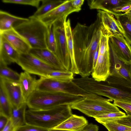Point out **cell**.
<instances>
[{
	"mask_svg": "<svg viewBox=\"0 0 131 131\" xmlns=\"http://www.w3.org/2000/svg\"><path fill=\"white\" fill-rule=\"evenodd\" d=\"M87 3L91 9L100 10L112 14L114 9L131 5V0H89Z\"/></svg>",
	"mask_w": 131,
	"mask_h": 131,
	"instance_id": "ac0fdd59",
	"label": "cell"
},
{
	"mask_svg": "<svg viewBox=\"0 0 131 131\" xmlns=\"http://www.w3.org/2000/svg\"><path fill=\"white\" fill-rule=\"evenodd\" d=\"M113 100L102 97H86L71 105L72 109L78 110L86 116L94 118L103 114L115 113L120 111L110 102Z\"/></svg>",
	"mask_w": 131,
	"mask_h": 131,
	"instance_id": "52a82bcc",
	"label": "cell"
},
{
	"mask_svg": "<svg viewBox=\"0 0 131 131\" xmlns=\"http://www.w3.org/2000/svg\"><path fill=\"white\" fill-rule=\"evenodd\" d=\"M97 16L99 18L100 29L102 33L108 36H123V32L118 21L111 13L98 10Z\"/></svg>",
	"mask_w": 131,
	"mask_h": 131,
	"instance_id": "8fae6325",
	"label": "cell"
},
{
	"mask_svg": "<svg viewBox=\"0 0 131 131\" xmlns=\"http://www.w3.org/2000/svg\"><path fill=\"white\" fill-rule=\"evenodd\" d=\"M86 97L61 92L35 90L27 99L26 103L29 109L45 110L60 105H71Z\"/></svg>",
	"mask_w": 131,
	"mask_h": 131,
	"instance_id": "277c9868",
	"label": "cell"
},
{
	"mask_svg": "<svg viewBox=\"0 0 131 131\" xmlns=\"http://www.w3.org/2000/svg\"><path fill=\"white\" fill-rule=\"evenodd\" d=\"M109 37L102 32L99 43V54H103L109 50Z\"/></svg>",
	"mask_w": 131,
	"mask_h": 131,
	"instance_id": "836d02e7",
	"label": "cell"
},
{
	"mask_svg": "<svg viewBox=\"0 0 131 131\" xmlns=\"http://www.w3.org/2000/svg\"><path fill=\"white\" fill-rule=\"evenodd\" d=\"M77 84L88 92L113 100L131 104V87L105 81L99 82L89 77L78 78Z\"/></svg>",
	"mask_w": 131,
	"mask_h": 131,
	"instance_id": "7a4b0ae2",
	"label": "cell"
},
{
	"mask_svg": "<svg viewBox=\"0 0 131 131\" xmlns=\"http://www.w3.org/2000/svg\"><path fill=\"white\" fill-rule=\"evenodd\" d=\"M101 34L97 16L90 25L78 23L72 30L75 60L82 77H89L93 71L94 57L99 47Z\"/></svg>",
	"mask_w": 131,
	"mask_h": 131,
	"instance_id": "6da1fadb",
	"label": "cell"
},
{
	"mask_svg": "<svg viewBox=\"0 0 131 131\" xmlns=\"http://www.w3.org/2000/svg\"><path fill=\"white\" fill-rule=\"evenodd\" d=\"M50 131H68L67 130L57 129H52L50 130Z\"/></svg>",
	"mask_w": 131,
	"mask_h": 131,
	"instance_id": "7bdbcfd3",
	"label": "cell"
},
{
	"mask_svg": "<svg viewBox=\"0 0 131 131\" xmlns=\"http://www.w3.org/2000/svg\"><path fill=\"white\" fill-rule=\"evenodd\" d=\"M36 90L61 92L87 97H96L99 95L86 91L72 80L62 81L47 77H40L37 80Z\"/></svg>",
	"mask_w": 131,
	"mask_h": 131,
	"instance_id": "8992f818",
	"label": "cell"
},
{
	"mask_svg": "<svg viewBox=\"0 0 131 131\" xmlns=\"http://www.w3.org/2000/svg\"><path fill=\"white\" fill-rule=\"evenodd\" d=\"M84 0H71V3L72 6L79 11L81 9V7L83 4Z\"/></svg>",
	"mask_w": 131,
	"mask_h": 131,
	"instance_id": "f35d334b",
	"label": "cell"
},
{
	"mask_svg": "<svg viewBox=\"0 0 131 131\" xmlns=\"http://www.w3.org/2000/svg\"><path fill=\"white\" fill-rule=\"evenodd\" d=\"M113 104L124 110L127 115L131 116V104L114 101Z\"/></svg>",
	"mask_w": 131,
	"mask_h": 131,
	"instance_id": "d590c367",
	"label": "cell"
},
{
	"mask_svg": "<svg viewBox=\"0 0 131 131\" xmlns=\"http://www.w3.org/2000/svg\"><path fill=\"white\" fill-rule=\"evenodd\" d=\"M126 115L125 113L120 111L117 112L103 114L97 115L94 118L98 122L103 125L108 123L116 122Z\"/></svg>",
	"mask_w": 131,
	"mask_h": 131,
	"instance_id": "83f0119b",
	"label": "cell"
},
{
	"mask_svg": "<svg viewBox=\"0 0 131 131\" xmlns=\"http://www.w3.org/2000/svg\"><path fill=\"white\" fill-rule=\"evenodd\" d=\"M71 0H66L63 3L39 18L47 27L53 25L59 19L67 17L70 14L79 11L72 6Z\"/></svg>",
	"mask_w": 131,
	"mask_h": 131,
	"instance_id": "4fadbf2b",
	"label": "cell"
},
{
	"mask_svg": "<svg viewBox=\"0 0 131 131\" xmlns=\"http://www.w3.org/2000/svg\"><path fill=\"white\" fill-rule=\"evenodd\" d=\"M108 45L111 67L107 80L111 83L131 87V64H126L119 60L109 38Z\"/></svg>",
	"mask_w": 131,
	"mask_h": 131,
	"instance_id": "ba28073f",
	"label": "cell"
},
{
	"mask_svg": "<svg viewBox=\"0 0 131 131\" xmlns=\"http://www.w3.org/2000/svg\"><path fill=\"white\" fill-rule=\"evenodd\" d=\"M47 77L62 81L72 80L74 78V73L71 71L67 70H56L48 74Z\"/></svg>",
	"mask_w": 131,
	"mask_h": 131,
	"instance_id": "f1b7e54d",
	"label": "cell"
},
{
	"mask_svg": "<svg viewBox=\"0 0 131 131\" xmlns=\"http://www.w3.org/2000/svg\"><path fill=\"white\" fill-rule=\"evenodd\" d=\"M0 77L10 81L19 82L20 74L8 67L0 64Z\"/></svg>",
	"mask_w": 131,
	"mask_h": 131,
	"instance_id": "f546056e",
	"label": "cell"
},
{
	"mask_svg": "<svg viewBox=\"0 0 131 131\" xmlns=\"http://www.w3.org/2000/svg\"><path fill=\"white\" fill-rule=\"evenodd\" d=\"M71 109L69 105L45 110L29 109L26 112V123L52 129L72 115Z\"/></svg>",
	"mask_w": 131,
	"mask_h": 131,
	"instance_id": "3957f363",
	"label": "cell"
},
{
	"mask_svg": "<svg viewBox=\"0 0 131 131\" xmlns=\"http://www.w3.org/2000/svg\"><path fill=\"white\" fill-rule=\"evenodd\" d=\"M111 63L109 50L103 54H98L91 73L92 78L99 82L105 81L110 73Z\"/></svg>",
	"mask_w": 131,
	"mask_h": 131,
	"instance_id": "9a60e30c",
	"label": "cell"
},
{
	"mask_svg": "<svg viewBox=\"0 0 131 131\" xmlns=\"http://www.w3.org/2000/svg\"><path fill=\"white\" fill-rule=\"evenodd\" d=\"M125 13L129 17L131 18V8L127 12Z\"/></svg>",
	"mask_w": 131,
	"mask_h": 131,
	"instance_id": "b9f144b4",
	"label": "cell"
},
{
	"mask_svg": "<svg viewBox=\"0 0 131 131\" xmlns=\"http://www.w3.org/2000/svg\"><path fill=\"white\" fill-rule=\"evenodd\" d=\"M27 106L26 102L18 108L12 107L10 119L15 128L26 124L25 113Z\"/></svg>",
	"mask_w": 131,
	"mask_h": 131,
	"instance_id": "cb8c5ba5",
	"label": "cell"
},
{
	"mask_svg": "<svg viewBox=\"0 0 131 131\" xmlns=\"http://www.w3.org/2000/svg\"><path fill=\"white\" fill-rule=\"evenodd\" d=\"M114 16L123 31V36L131 45V18L125 13H121Z\"/></svg>",
	"mask_w": 131,
	"mask_h": 131,
	"instance_id": "484cf974",
	"label": "cell"
},
{
	"mask_svg": "<svg viewBox=\"0 0 131 131\" xmlns=\"http://www.w3.org/2000/svg\"><path fill=\"white\" fill-rule=\"evenodd\" d=\"M16 63L25 71L40 77H47L50 72L59 70L29 53L20 54Z\"/></svg>",
	"mask_w": 131,
	"mask_h": 131,
	"instance_id": "30bf717a",
	"label": "cell"
},
{
	"mask_svg": "<svg viewBox=\"0 0 131 131\" xmlns=\"http://www.w3.org/2000/svg\"><path fill=\"white\" fill-rule=\"evenodd\" d=\"M46 129L35 125L26 124L15 128V131H50Z\"/></svg>",
	"mask_w": 131,
	"mask_h": 131,
	"instance_id": "e575fe53",
	"label": "cell"
},
{
	"mask_svg": "<svg viewBox=\"0 0 131 131\" xmlns=\"http://www.w3.org/2000/svg\"><path fill=\"white\" fill-rule=\"evenodd\" d=\"M20 54L0 35V64L6 66L16 63Z\"/></svg>",
	"mask_w": 131,
	"mask_h": 131,
	"instance_id": "e0dca14e",
	"label": "cell"
},
{
	"mask_svg": "<svg viewBox=\"0 0 131 131\" xmlns=\"http://www.w3.org/2000/svg\"><path fill=\"white\" fill-rule=\"evenodd\" d=\"M66 1L62 0H41L42 3L41 6L31 16L39 18L61 5Z\"/></svg>",
	"mask_w": 131,
	"mask_h": 131,
	"instance_id": "d4e9b609",
	"label": "cell"
},
{
	"mask_svg": "<svg viewBox=\"0 0 131 131\" xmlns=\"http://www.w3.org/2000/svg\"><path fill=\"white\" fill-rule=\"evenodd\" d=\"M7 41L20 54L29 52L31 48L26 40L14 28L0 32Z\"/></svg>",
	"mask_w": 131,
	"mask_h": 131,
	"instance_id": "2e32d148",
	"label": "cell"
},
{
	"mask_svg": "<svg viewBox=\"0 0 131 131\" xmlns=\"http://www.w3.org/2000/svg\"><path fill=\"white\" fill-rule=\"evenodd\" d=\"M67 17H62L53 24L56 43L55 54L65 69L71 71V60L68 52L64 25Z\"/></svg>",
	"mask_w": 131,
	"mask_h": 131,
	"instance_id": "9c48e42d",
	"label": "cell"
},
{
	"mask_svg": "<svg viewBox=\"0 0 131 131\" xmlns=\"http://www.w3.org/2000/svg\"><path fill=\"white\" fill-rule=\"evenodd\" d=\"M46 43L47 48L55 54L56 43L53 29V25L48 27V30L46 38Z\"/></svg>",
	"mask_w": 131,
	"mask_h": 131,
	"instance_id": "4dcf8cb0",
	"label": "cell"
},
{
	"mask_svg": "<svg viewBox=\"0 0 131 131\" xmlns=\"http://www.w3.org/2000/svg\"><path fill=\"white\" fill-rule=\"evenodd\" d=\"M2 2L5 3L29 5L38 9L41 0H3Z\"/></svg>",
	"mask_w": 131,
	"mask_h": 131,
	"instance_id": "d6a6232c",
	"label": "cell"
},
{
	"mask_svg": "<svg viewBox=\"0 0 131 131\" xmlns=\"http://www.w3.org/2000/svg\"><path fill=\"white\" fill-rule=\"evenodd\" d=\"M28 19L15 16L7 12L0 10V32L11 29L16 23Z\"/></svg>",
	"mask_w": 131,
	"mask_h": 131,
	"instance_id": "603a6c76",
	"label": "cell"
},
{
	"mask_svg": "<svg viewBox=\"0 0 131 131\" xmlns=\"http://www.w3.org/2000/svg\"><path fill=\"white\" fill-rule=\"evenodd\" d=\"M87 120L82 116L72 115L52 129L68 131H81L88 124Z\"/></svg>",
	"mask_w": 131,
	"mask_h": 131,
	"instance_id": "ffe728a7",
	"label": "cell"
},
{
	"mask_svg": "<svg viewBox=\"0 0 131 131\" xmlns=\"http://www.w3.org/2000/svg\"><path fill=\"white\" fill-rule=\"evenodd\" d=\"M64 27L68 50L71 60V71L74 74H79V71L75 59L72 30L71 26L70 21L69 19H68L66 21Z\"/></svg>",
	"mask_w": 131,
	"mask_h": 131,
	"instance_id": "7402d4cb",
	"label": "cell"
},
{
	"mask_svg": "<svg viewBox=\"0 0 131 131\" xmlns=\"http://www.w3.org/2000/svg\"><path fill=\"white\" fill-rule=\"evenodd\" d=\"M15 129L10 119L7 125L2 131H15Z\"/></svg>",
	"mask_w": 131,
	"mask_h": 131,
	"instance_id": "60d3db41",
	"label": "cell"
},
{
	"mask_svg": "<svg viewBox=\"0 0 131 131\" xmlns=\"http://www.w3.org/2000/svg\"><path fill=\"white\" fill-rule=\"evenodd\" d=\"M108 131H131V127L120 124L116 122L103 124Z\"/></svg>",
	"mask_w": 131,
	"mask_h": 131,
	"instance_id": "1f68e13d",
	"label": "cell"
},
{
	"mask_svg": "<svg viewBox=\"0 0 131 131\" xmlns=\"http://www.w3.org/2000/svg\"><path fill=\"white\" fill-rule=\"evenodd\" d=\"M12 109V104L2 86L0 85V114L10 119Z\"/></svg>",
	"mask_w": 131,
	"mask_h": 131,
	"instance_id": "4316f807",
	"label": "cell"
},
{
	"mask_svg": "<svg viewBox=\"0 0 131 131\" xmlns=\"http://www.w3.org/2000/svg\"><path fill=\"white\" fill-rule=\"evenodd\" d=\"M13 28L31 48H47L46 38L48 27L39 19L31 16L27 20L16 23Z\"/></svg>",
	"mask_w": 131,
	"mask_h": 131,
	"instance_id": "5b68a950",
	"label": "cell"
},
{
	"mask_svg": "<svg viewBox=\"0 0 131 131\" xmlns=\"http://www.w3.org/2000/svg\"><path fill=\"white\" fill-rule=\"evenodd\" d=\"M116 122L120 124L131 127V116L126 115L118 120Z\"/></svg>",
	"mask_w": 131,
	"mask_h": 131,
	"instance_id": "8d00e7d4",
	"label": "cell"
},
{
	"mask_svg": "<svg viewBox=\"0 0 131 131\" xmlns=\"http://www.w3.org/2000/svg\"><path fill=\"white\" fill-rule=\"evenodd\" d=\"M37 83V80L27 72L24 71L20 73L19 83L26 102L28 97L36 90Z\"/></svg>",
	"mask_w": 131,
	"mask_h": 131,
	"instance_id": "44dd1931",
	"label": "cell"
},
{
	"mask_svg": "<svg viewBox=\"0 0 131 131\" xmlns=\"http://www.w3.org/2000/svg\"><path fill=\"white\" fill-rule=\"evenodd\" d=\"M29 53L60 70H66L56 54L47 48H31Z\"/></svg>",
	"mask_w": 131,
	"mask_h": 131,
	"instance_id": "d6986e66",
	"label": "cell"
},
{
	"mask_svg": "<svg viewBox=\"0 0 131 131\" xmlns=\"http://www.w3.org/2000/svg\"><path fill=\"white\" fill-rule=\"evenodd\" d=\"M120 60L127 65L131 64V46L122 36L109 37Z\"/></svg>",
	"mask_w": 131,
	"mask_h": 131,
	"instance_id": "5bb4252c",
	"label": "cell"
},
{
	"mask_svg": "<svg viewBox=\"0 0 131 131\" xmlns=\"http://www.w3.org/2000/svg\"><path fill=\"white\" fill-rule=\"evenodd\" d=\"M0 84L10 100L12 107L18 108L26 102L19 82L0 78Z\"/></svg>",
	"mask_w": 131,
	"mask_h": 131,
	"instance_id": "7c38bea8",
	"label": "cell"
},
{
	"mask_svg": "<svg viewBox=\"0 0 131 131\" xmlns=\"http://www.w3.org/2000/svg\"><path fill=\"white\" fill-rule=\"evenodd\" d=\"M10 119L0 114V131H2L7 124Z\"/></svg>",
	"mask_w": 131,
	"mask_h": 131,
	"instance_id": "74e56055",
	"label": "cell"
},
{
	"mask_svg": "<svg viewBox=\"0 0 131 131\" xmlns=\"http://www.w3.org/2000/svg\"><path fill=\"white\" fill-rule=\"evenodd\" d=\"M99 126L92 123L88 124L81 131H98Z\"/></svg>",
	"mask_w": 131,
	"mask_h": 131,
	"instance_id": "ab89813d",
	"label": "cell"
}]
</instances>
